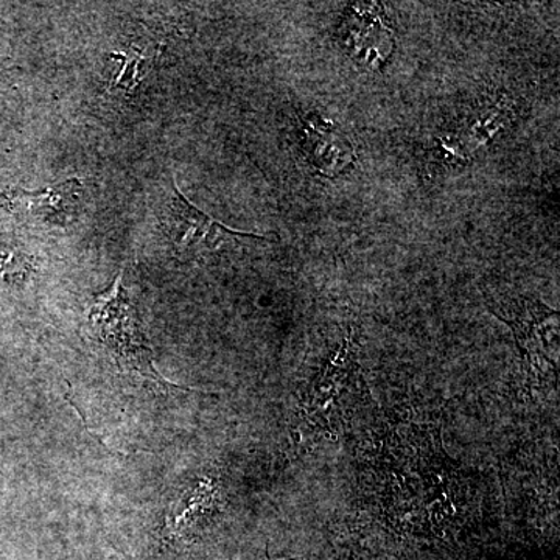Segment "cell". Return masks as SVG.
I'll use <instances>...</instances> for the list:
<instances>
[{
  "instance_id": "obj_1",
  "label": "cell",
  "mask_w": 560,
  "mask_h": 560,
  "mask_svg": "<svg viewBox=\"0 0 560 560\" xmlns=\"http://www.w3.org/2000/svg\"><path fill=\"white\" fill-rule=\"evenodd\" d=\"M88 324L92 334L109 350L119 370L138 372L156 382L162 388H178L165 382L154 370L151 350L143 340L135 308L121 289L120 278L114 282L108 293L97 298L92 305Z\"/></svg>"
},
{
  "instance_id": "obj_2",
  "label": "cell",
  "mask_w": 560,
  "mask_h": 560,
  "mask_svg": "<svg viewBox=\"0 0 560 560\" xmlns=\"http://www.w3.org/2000/svg\"><path fill=\"white\" fill-rule=\"evenodd\" d=\"M495 313L514 330L530 377L541 381L556 372L552 355L558 352V312L539 301L522 300Z\"/></svg>"
},
{
  "instance_id": "obj_3",
  "label": "cell",
  "mask_w": 560,
  "mask_h": 560,
  "mask_svg": "<svg viewBox=\"0 0 560 560\" xmlns=\"http://www.w3.org/2000/svg\"><path fill=\"white\" fill-rule=\"evenodd\" d=\"M338 35L353 61L371 70L383 68L394 51V35L378 3L350 5Z\"/></svg>"
},
{
  "instance_id": "obj_4",
  "label": "cell",
  "mask_w": 560,
  "mask_h": 560,
  "mask_svg": "<svg viewBox=\"0 0 560 560\" xmlns=\"http://www.w3.org/2000/svg\"><path fill=\"white\" fill-rule=\"evenodd\" d=\"M165 224H167V234L173 245L179 250H187V253L215 250L224 243L241 241V238L265 241L260 235L230 230L219 221L210 219L200 209L195 208L190 201H187L175 184H173L172 197L167 206Z\"/></svg>"
},
{
  "instance_id": "obj_5",
  "label": "cell",
  "mask_w": 560,
  "mask_h": 560,
  "mask_svg": "<svg viewBox=\"0 0 560 560\" xmlns=\"http://www.w3.org/2000/svg\"><path fill=\"white\" fill-rule=\"evenodd\" d=\"M84 189L80 179H69L46 189L13 190L10 206L21 215L50 226H66L79 217L83 206Z\"/></svg>"
},
{
  "instance_id": "obj_6",
  "label": "cell",
  "mask_w": 560,
  "mask_h": 560,
  "mask_svg": "<svg viewBox=\"0 0 560 560\" xmlns=\"http://www.w3.org/2000/svg\"><path fill=\"white\" fill-rule=\"evenodd\" d=\"M304 150L308 161L324 176H337L355 160L353 147L340 130L319 116H308L302 128Z\"/></svg>"
},
{
  "instance_id": "obj_7",
  "label": "cell",
  "mask_w": 560,
  "mask_h": 560,
  "mask_svg": "<svg viewBox=\"0 0 560 560\" xmlns=\"http://www.w3.org/2000/svg\"><path fill=\"white\" fill-rule=\"evenodd\" d=\"M215 499V489L212 482L202 480L191 486L179 501L173 504L171 514L167 517V534L173 539H178L187 529L191 528L195 522L200 521V515L210 510Z\"/></svg>"
},
{
  "instance_id": "obj_8",
  "label": "cell",
  "mask_w": 560,
  "mask_h": 560,
  "mask_svg": "<svg viewBox=\"0 0 560 560\" xmlns=\"http://www.w3.org/2000/svg\"><path fill=\"white\" fill-rule=\"evenodd\" d=\"M31 264L25 259L24 254L9 248H0V278H25Z\"/></svg>"
}]
</instances>
